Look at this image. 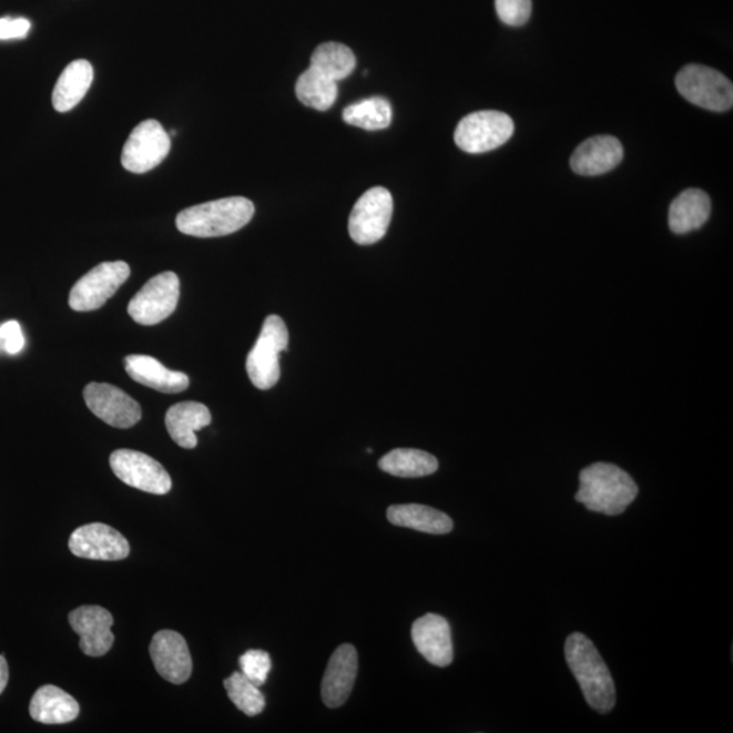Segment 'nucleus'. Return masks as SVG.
I'll return each instance as SVG.
<instances>
[{"label": "nucleus", "instance_id": "72a5a7b5", "mask_svg": "<svg viewBox=\"0 0 733 733\" xmlns=\"http://www.w3.org/2000/svg\"><path fill=\"white\" fill-rule=\"evenodd\" d=\"M9 682V665L6 662V659L0 655V694L4 692L6 686Z\"/></svg>", "mask_w": 733, "mask_h": 733}, {"label": "nucleus", "instance_id": "2eb2a0df", "mask_svg": "<svg viewBox=\"0 0 733 733\" xmlns=\"http://www.w3.org/2000/svg\"><path fill=\"white\" fill-rule=\"evenodd\" d=\"M154 668L163 680L174 684L185 683L192 675V656L186 641L173 630L157 632L150 645Z\"/></svg>", "mask_w": 733, "mask_h": 733}, {"label": "nucleus", "instance_id": "393cba45", "mask_svg": "<svg viewBox=\"0 0 733 733\" xmlns=\"http://www.w3.org/2000/svg\"><path fill=\"white\" fill-rule=\"evenodd\" d=\"M379 468L394 477L419 478L438 471L439 462L432 454L416 448H397L379 460Z\"/></svg>", "mask_w": 733, "mask_h": 733}, {"label": "nucleus", "instance_id": "9d476101", "mask_svg": "<svg viewBox=\"0 0 733 733\" xmlns=\"http://www.w3.org/2000/svg\"><path fill=\"white\" fill-rule=\"evenodd\" d=\"M180 278L174 272H163L150 278L129 305L131 318L139 325L153 326L167 319L177 308Z\"/></svg>", "mask_w": 733, "mask_h": 733}, {"label": "nucleus", "instance_id": "bb28decb", "mask_svg": "<svg viewBox=\"0 0 733 733\" xmlns=\"http://www.w3.org/2000/svg\"><path fill=\"white\" fill-rule=\"evenodd\" d=\"M295 92L303 105L326 112L335 104L338 88L337 82L319 74L310 67L299 77Z\"/></svg>", "mask_w": 733, "mask_h": 733}, {"label": "nucleus", "instance_id": "c756f323", "mask_svg": "<svg viewBox=\"0 0 733 733\" xmlns=\"http://www.w3.org/2000/svg\"><path fill=\"white\" fill-rule=\"evenodd\" d=\"M241 672L247 680L263 686L272 669V660L268 652L251 650L240 658Z\"/></svg>", "mask_w": 733, "mask_h": 733}, {"label": "nucleus", "instance_id": "f03ea898", "mask_svg": "<svg viewBox=\"0 0 733 733\" xmlns=\"http://www.w3.org/2000/svg\"><path fill=\"white\" fill-rule=\"evenodd\" d=\"M574 499L587 510L615 517L627 511L639 495L638 483L625 470L611 464H593L580 471Z\"/></svg>", "mask_w": 733, "mask_h": 733}, {"label": "nucleus", "instance_id": "6e6552de", "mask_svg": "<svg viewBox=\"0 0 733 733\" xmlns=\"http://www.w3.org/2000/svg\"><path fill=\"white\" fill-rule=\"evenodd\" d=\"M393 196L386 187L375 186L357 200L350 212L348 230L357 245L377 244L389 230L393 216Z\"/></svg>", "mask_w": 733, "mask_h": 733}, {"label": "nucleus", "instance_id": "a211bd4d", "mask_svg": "<svg viewBox=\"0 0 733 733\" xmlns=\"http://www.w3.org/2000/svg\"><path fill=\"white\" fill-rule=\"evenodd\" d=\"M623 157V147L614 136H592L581 143L571 157L572 171L587 177L613 171Z\"/></svg>", "mask_w": 733, "mask_h": 733}, {"label": "nucleus", "instance_id": "4be33fe9", "mask_svg": "<svg viewBox=\"0 0 733 733\" xmlns=\"http://www.w3.org/2000/svg\"><path fill=\"white\" fill-rule=\"evenodd\" d=\"M93 79V65L88 60L78 59L67 65L53 89L54 111L59 113L72 111L88 94Z\"/></svg>", "mask_w": 733, "mask_h": 733}, {"label": "nucleus", "instance_id": "423d86ee", "mask_svg": "<svg viewBox=\"0 0 733 733\" xmlns=\"http://www.w3.org/2000/svg\"><path fill=\"white\" fill-rule=\"evenodd\" d=\"M513 130V121L508 114L481 111L460 120L454 139L465 153L483 154L510 141Z\"/></svg>", "mask_w": 733, "mask_h": 733}, {"label": "nucleus", "instance_id": "f8f14e48", "mask_svg": "<svg viewBox=\"0 0 733 733\" xmlns=\"http://www.w3.org/2000/svg\"><path fill=\"white\" fill-rule=\"evenodd\" d=\"M83 397L90 411L114 428H131L142 419L141 405L116 386L89 384Z\"/></svg>", "mask_w": 733, "mask_h": 733}, {"label": "nucleus", "instance_id": "f3484780", "mask_svg": "<svg viewBox=\"0 0 733 733\" xmlns=\"http://www.w3.org/2000/svg\"><path fill=\"white\" fill-rule=\"evenodd\" d=\"M357 676V652L350 644L337 648L326 668L320 695L328 707H340L353 693Z\"/></svg>", "mask_w": 733, "mask_h": 733}, {"label": "nucleus", "instance_id": "20e7f679", "mask_svg": "<svg viewBox=\"0 0 733 733\" xmlns=\"http://www.w3.org/2000/svg\"><path fill=\"white\" fill-rule=\"evenodd\" d=\"M289 335L278 315H269L246 359V371L259 390H269L281 379V355L288 350Z\"/></svg>", "mask_w": 733, "mask_h": 733}, {"label": "nucleus", "instance_id": "cd10ccee", "mask_svg": "<svg viewBox=\"0 0 733 733\" xmlns=\"http://www.w3.org/2000/svg\"><path fill=\"white\" fill-rule=\"evenodd\" d=\"M343 119L345 123L357 126V129L386 130L391 124V105L384 96H371V99L345 108Z\"/></svg>", "mask_w": 733, "mask_h": 733}, {"label": "nucleus", "instance_id": "412c9836", "mask_svg": "<svg viewBox=\"0 0 733 733\" xmlns=\"http://www.w3.org/2000/svg\"><path fill=\"white\" fill-rule=\"evenodd\" d=\"M79 712L81 709L74 696L53 684L40 688L29 706V713L33 720L50 725L71 723L77 720Z\"/></svg>", "mask_w": 733, "mask_h": 733}, {"label": "nucleus", "instance_id": "4468645a", "mask_svg": "<svg viewBox=\"0 0 733 733\" xmlns=\"http://www.w3.org/2000/svg\"><path fill=\"white\" fill-rule=\"evenodd\" d=\"M70 625L79 634L84 655L100 658L106 655L114 642L113 617L100 605H82L69 615Z\"/></svg>", "mask_w": 733, "mask_h": 733}, {"label": "nucleus", "instance_id": "1a4fd4ad", "mask_svg": "<svg viewBox=\"0 0 733 733\" xmlns=\"http://www.w3.org/2000/svg\"><path fill=\"white\" fill-rule=\"evenodd\" d=\"M171 135L156 120H144L125 142L121 165L131 173L144 174L160 166L171 153Z\"/></svg>", "mask_w": 733, "mask_h": 733}, {"label": "nucleus", "instance_id": "ddd939ff", "mask_svg": "<svg viewBox=\"0 0 733 733\" xmlns=\"http://www.w3.org/2000/svg\"><path fill=\"white\" fill-rule=\"evenodd\" d=\"M71 553L81 559L120 561L130 556V543L113 527L92 523L79 527L70 537Z\"/></svg>", "mask_w": 733, "mask_h": 733}, {"label": "nucleus", "instance_id": "5701e85b", "mask_svg": "<svg viewBox=\"0 0 733 733\" xmlns=\"http://www.w3.org/2000/svg\"><path fill=\"white\" fill-rule=\"evenodd\" d=\"M711 198L704 191L686 190L671 203L669 223L671 232L678 235L699 230L711 216Z\"/></svg>", "mask_w": 733, "mask_h": 733}, {"label": "nucleus", "instance_id": "a878e982", "mask_svg": "<svg viewBox=\"0 0 733 733\" xmlns=\"http://www.w3.org/2000/svg\"><path fill=\"white\" fill-rule=\"evenodd\" d=\"M310 67L319 74L338 82L353 74L356 58L347 45L340 42H325L314 51Z\"/></svg>", "mask_w": 733, "mask_h": 733}, {"label": "nucleus", "instance_id": "c85d7f7f", "mask_svg": "<svg viewBox=\"0 0 733 733\" xmlns=\"http://www.w3.org/2000/svg\"><path fill=\"white\" fill-rule=\"evenodd\" d=\"M224 689L233 704L247 716L254 717L264 711V694L259 692L257 684L247 680L242 672H234L232 676H228L224 681Z\"/></svg>", "mask_w": 733, "mask_h": 733}, {"label": "nucleus", "instance_id": "0eeeda50", "mask_svg": "<svg viewBox=\"0 0 733 733\" xmlns=\"http://www.w3.org/2000/svg\"><path fill=\"white\" fill-rule=\"evenodd\" d=\"M130 275V265L124 262L96 265L71 288L70 307L78 313L99 310L129 281Z\"/></svg>", "mask_w": 733, "mask_h": 733}, {"label": "nucleus", "instance_id": "9b49d317", "mask_svg": "<svg viewBox=\"0 0 733 733\" xmlns=\"http://www.w3.org/2000/svg\"><path fill=\"white\" fill-rule=\"evenodd\" d=\"M114 475L129 487L153 495H166L172 489V478L163 466L147 454L118 450L111 456Z\"/></svg>", "mask_w": 733, "mask_h": 733}, {"label": "nucleus", "instance_id": "7c9ffc66", "mask_svg": "<svg viewBox=\"0 0 733 733\" xmlns=\"http://www.w3.org/2000/svg\"><path fill=\"white\" fill-rule=\"evenodd\" d=\"M531 0H496V11L508 27H523L530 20Z\"/></svg>", "mask_w": 733, "mask_h": 733}, {"label": "nucleus", "instance_id": "7ed1b4c3", "mask_svg": "<svg viewBox=\"0 0 733 733\" xmlns=\"http://www.w3.org/2000/svg\"><path fill=\"white\" fill-rule=\"evenodd\" d=\"M254 204L246 197H226L181 211L179 232L197 238H216L240 232L253 220Z\"/></svg>", "mask_w": 733, "mask_h": 733}, {"label": "nucleus", "instance_id": "6ab92c4d", "mask_svg": "<svg viewBox=\"0 0 733 733\" xmlns=\"http://www.w3.org/2000/svg\"><path fill=\"white\" fill-rule=\"evenodd\" d=\"M125 371L143 386L166 394L183 393L191 380L184 373L172 371L147 355H130L124 360Z\"/></svg>", "mask_w": 733, "mask_h": 733}, {"label": "nucleus", "instance_id": "473e14b6", "mask_svg": "<svg viewBox=\"0 0 733 733\" xmlns=\"http://www.w3.org/2000/svg\"><path fill=\"white\" fill-rule=\"evenodd\" d=\"M32 29L27 18H0V41L26 39Z\"/></svg>", "mask_w": 733, "mask_h": 733}, {"label": "nucleus", "instance_id": "39448f33", "mask_svg": "<svg viewBox=\"0 0 733 733\" xmlns=\"http://www.w3.org/2000/svg\"><path fill=\"white\" fill-rule=\"evenodd\" d=\"M676 89L692 104L712 112H726L733 105L729 78L711 67L689 64L676 75Z\"/></svg>", "mask_w": 733, "mask_h": 733}, {"label": "nucleus", "instance_id": "dca6fc26", "mask_svg": "<svg viewBox=\"0 0 733 733\" xmlns=\"http://www.w3.org/2000/svg\"><path fill=\"white\" fill-rule=\"evenodd\" d=\"M411 639L416 650L436 668H448L452 663L454 647L450 623L438 614H427L411 627Z\"/></svg>", "mask_w": 733, "mask_h": 733}, {"label": "nucleus", "instance_id": "2f4dec72", "mask_svg": "<svg viewBox=\"0 0 733 733\" xmlns=\"http://www.w3.org/2000/svg\"><path fill=\"white\" fill-rule=\"evenodd\" d=\"M0 344L3 345L6 353L9 355L20 354L26 347V337H23L21 325L17 320H9V323L0 326Z\"/></svg>", "mask_w": 733, "mask_h": 733}, {"label": "nucleus", "instance_id": "b1692460", "mask_svg": "<svg viewBox=\"0 0 733 733\" xmlns=\"http://www.w3.org/2000/svg\"><path fill=\"white\" fill-rule=\"evenodd\" d=\"M387 519L394 526L426 535L444 536L454 529L452 519L448 515L421 505L391 506L387 510Z\"/></svg>", "mask_w": 733, "mask_h": 733}, {"label": "nucleus", "instance_id": "aec40b11", "mask_svg": "<svg viewBox=\"0 0 733 733\" xmlns=\"http://www.w3.org/2000/svg\"><path fill=\"white\" fill-rule=\"evenodd\" d=\"M211 411L204 404L186 401L169 408L165 423L169 435L180 447L192 450L197 446L196 431L208 427Z\"/></svg>", "mask_w": 733, "mask_h": 733}, {"label": "nucleus", "instance_id": "f257e3e1", "mask_svg": "<svg viewBox=\"0 0 733 733\" xmlns=\"http://www.w3.org/2000/svg\"><path fill=\"white\" fill-rule=\"evenodd\" d=\"M566 659L587 704L602 714L613 711L617 701L613 676L593 642L583 633H572L566 641Z\"/></svg>", "mask_w": 733, "mask_h": 733}]
</instances>
